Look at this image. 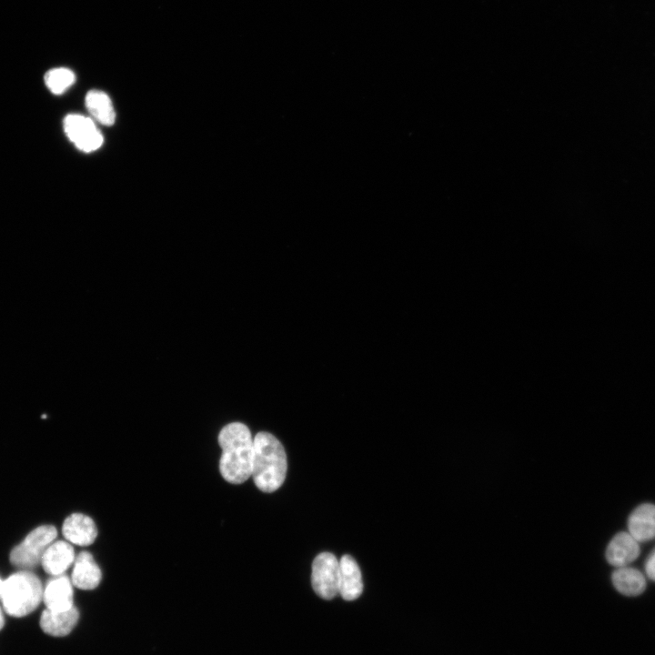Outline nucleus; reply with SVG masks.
Here are the masks:
<instances>
[{
    "instance_id": "obj_10",
    "label": "nucleus",
    "mask_w": 655,
    "mask_h": 655,
    "mask_svg": "<svg viewBox=\"0 0 655 655\" xmlns=\"http://www.w3.org/2000/svg\"><path fill=\"white\" fill-rule=\"evenodd\" d=\"M79 620V612L73 606L66 610H52L45 609L40 617L42 630L54 637H64L69 634Z\"/></svg>"
},
{
    "instance_id": "obj_1",
    "label": "nucleus",
    "mask_w": 655,
    "mask_h": 655,
    "mask_svg": "<svg viewBox=\"0 0 655 655\" xmlns=\"http://www.w3.org/2000/svg\"><path fill=\"white\" fill-rule=\"evenodd\" d=\"M221 448L219 471L232 484H241L251 476L253 438L249 428L241 422L226 425L218 434Z\"/></svg>"
},
{
    "instance_id": "obj_13",
    "label": "nucleus",
    "mask_w": 655,
    "mask_h": 655,
    "mask_svg": "<svg viewBox=\"0 0 655 655\" xmlns=\"http://www.w3.org/2000/svg\"><path fill=\"white\" fill-rule=\"evenodd\" d=\"M76 559L75 550L68 541H54L45 551L41 564L52 576L63 575Z\"/></svg>"
},
{
    "instance_id": "obj_15",
    "label": "nucleus",
    "mask_w": 655,
    "mask_h": 655,
    "mask_svg": "<svg viewBox=\"0 0 655 655\" xmlns=\"http://www.w3.org/2000/svg\"><path fill=\"white\" fill-rule=\"evenodd\" d=\"M611 579L616 590L626 596H638L646 589L644 576L635 568H618L612 573Z\"/></svg>"
},
{
    "instance_id": "obj_16",
    "label": "nucleus",
    "mask_w": 655,
    "mask_h": 655,
    "mask_svg": "<svg viewBox=\"0 0 655 655\" xmlns=\"http://www.w3.org/2000/svg\"><path fill=\"white\" fill-rule=\"evenodd\" d=\"M86 106L92 117L105 126H111L116 113L109 96L100 90H90L86 96Z\"/></svg>"
},
{
    "instance_id": "obj_19",
    "label": "nucleus",
    "mask_w": 655,
    "mask_h": 655,
    "mask_svg": "<svg viewBox=\"0 0 655 655\" xmlns=\"http://www.w3.org/2000/svg\"><path fill=\"white\" fill-rule=\"evenodd\" d=\"M4 624H5V620H4L2 610L0 608V630L3 629Z\"/></svg>"
},
{
    "instance_id": "obj_20",
    "label": "nucleus",
    "mask_w": 655,
    "mask_h": 655,
    "mask_svg": "<svg viewBox=\"0 0 655 655\" xmlns=\"http://www.w3.org/2000/svg\"><path fill=\"white\" fill-rule=\"evenodd\" d=\"M3 584H4V580H2V579H0V592H1V590H2Z\"/></svg>"
},
{
    "instance_id": "obj_12",
    "label": "nucleus",
    "mask_w": 655,
    "mask_h": 655,
    "mask_svg": "<svg viewBox=\"0 0 655 655\" xmlns=\"http://www.w3.org/2000/svg\"><path fill=\"white\" fill-rule=\"evenodd\" d=\"M640 551L639 542L629 532H620L609 543L606 559L614 567H625L639 557Z\"/></svg>"
},
{
    "instance_id": "obj_11",
    "label": "nucleus",
    "mask_w": 655,
    "mask_h": 655,
    "mask_svg": "<svg viewBox=\"0 0 655 655\" xmlns=\"http://www.w3.org/2000/svg\"><path fill=\"white\" fill-rule=\"evenodd\" d=\"M73 583L66 575L55 576L44 589L43 601L46 609L66 610L73 605Z\"/></svg>"
},
{
    "instance_id": "obj_4",
    "label": "nucleus",
    "mask_w": 655,
    "mask_h": 655,
    "mask_svg": "<svg viewBox=\"0 0 655 655\" xmlns=\"http://www.w3.org/2000/svg\"><path fill=\"white\" fill-rule=\"evenodd\" d=\"M56 536L57 530L52 525L37 527L11 550V563L22 569L29 570L35 568L41 563L45 551L55 541Z\"/></svg>"
},
{
    "instance_id": "obj_18",
    "label": "nucleus",
    "mask_w": 655,
    "mask_h": 655,
    "mask_svg": "<svg viewBox=\"0 0 655 655\" xmlns=\"http://www.w3.org/2000/svg\"><path fill=\"white\" fill-rule=\"evenodd\" d=\"M645 571L648 577L655 581V549L648 557L645 562Z\"/></svg>"
},
{
    "instance_id": "obj_8",
    "label": "nucleus",
    "mask_w": 655,
    "mask_h": 655,
    "mask_svg": "<svg viewBox=\"0 0 655 655\" xmlns=\"http://www.w3.org/2000/svg\"><path fill=\"white\" fill-rule=\"evenodd\" d=\"M363 591L360 569L350 555H344L339 560L338 594L345 600L358 599Z\"/></svg>"
},
{
    "instance_id": "obj_5",
    "label": "nucleus",
    "mask_w": 655,
    "mask_h": 655,
    "mask_svg": "<svg viewBox=\"0 0 655 655\" xmlns=\"http://www.w3.org/2000/svg\"><path fill=\"white\" fill-rule=\"evenodd\" d=\"M339 560L330 552L318 554L312 562L311 584L315 592L324 600L338 594Z\"/></svg>"
},
{
    "instance_id": "obj_3",
    "label": "nucleus",
    "mask_w": 655,
    "mask_h": 655,
    "mask_svg": "<svg viewBox=\"0 0 655 655\" xmlns=\"http://www.w3.org/2000/svg\"><path fill=\"white\" fill-rule=\"evenodd\" d=\"M44 588L38 577L22 569L4 580L0 599L5 611L20 618L33 612L43 601Z\"/></svg>"
},
{
    "instance_id": "obj_2",
    "label": "nucleus",
    "mask_w": 655,
    "mask_h": 655,
    "mask_svg": "<svg viewBox=\"0 0 655 655\" xmlns=\"http://www.w3.org/2000/svg\"><path fill=\"white\" fill-rule=\"evenodd\" d=\"M287 456L280 441L268 432H258L253 438L251 476L263 492L277 490L286 479Z\"/></svg>"
},
{
    "instance_id": "obj_7",
    "label": "nucleus",
    "mask_w": 655,
    "mask_h": 655,
    "mask_svg": "<svg viewBox=\"0 0 655 655\" xmlns=\"http://www.w3.org/2000/svg\"><path fill=\"white\" fill-rule=\"evenodd\" d=\"M62 533L71 544L89 546L95 542L97 537V528L89 516L73 513L65 519Z\"/></svg>"
},
{
    "instance_id": "obj_17",
    "label": "nucleus",
    "mask_w": 655,
    "mask_h": 655,
    "mask_svg": "<svg viewBox=\"0 0 655 655\" xmlns=\"http://www.w3.org/2000/svg\"><path fill=\"white\" fill-rule=\"evenodd\" d=\"M75 80L74 72L66 67L53 68L45 76L46 86L55 95L64 93L74 84Z\"/></svg>"
},
{
    "instance_id": "obj_14",
    "label": "nucleus",
    "mask_w": 655,
    "mask_h": 655,
    "mask_svg": "<svg viewBox=\"0 0 655 655\" xmlns=\"http://www.w3.org/2000/svg\"><path fill=\"white\" fill-rule=\"evenodd\" d=\"M629 533L638 541L655 538V505L644 503L637 507L628 519Z\"/></svg>"
},
{
    "instance_id": "obj_9",
    "label": "nucleus",
    "mask_w": 655,
    "mask_h": 655,
    "mask_svg": "<svg viewBox=\"0 0 655 655\" xmlns=\"http://www.w3.org/2000/svg\"><path fill=\"white\" fill-rule=\"evenodd\" d=\"M101 579V569L93 555L88 551L80 552L74 561L71 575L73 585L80 590H90L99 585Z\"/></svg>"
},
{
    "instance_id": "obj_6",
    "label": "nucleus",
    "mask_w": 655,
    "mask_h": 655,
    "mask_svg": "<svg viewBox=\"0 0 655 655\" xmlns=\"http://www.w3.org/2000/svg\"><path fill=\"white\" fill-rule=\"evenodd\" d=\"M64 129L75 146L84 152L95 151L103 144V136L95 122L82 115L66 116L64 119Z\"/></svg>"
}]
</instances>
